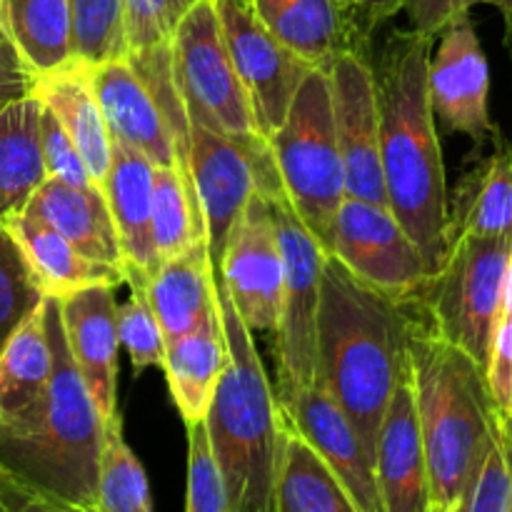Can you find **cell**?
Listing matches in <instances>:
<instances>
[{
	"mask_svg": "<svg viewBox=\"0 0 512 512\" xmlns=\"http://www.w3.org/2000/svg\"><path fill=\"white\" fill-rule=\"evenodd\" d=\"M53 373L43 400L0 425V470L23 488L95 512L105 423L65 343L60 303L45 298Z\"/></svg>",
	"mask_w": 512,
	"mask_h": 512,
	"instance_id": "cell-3",
	"label": "cell"
},
{
	"mask_svg": "<svg viewBox=\"0 0 512 512\" xmlns=\"http://www.w3.org/2000/svg\"><path fill=\"white\" fill-rule=\"evenodd\" d=\"M503 315L512 318V248L508 258V270H505V285H503Z\"/></svg>",
	"mask_w": 512,
	"mask_h": 512,
	"instance_id": "cell-46",
	"label": "cell"
},
{
	"mask_svg": "<svg viewBox=\"0 0 512 512\" xmlns=\"http://www.w3.org/2000/svg\"><path fill=\"white\" fill-rule=\"evenodd\" d=\"M25 210L63 235L85 258L123 268L118 233L100 185H70L48 178Z\"/></svg>",
	"mask_w": 512,
	"mask_h": 512,
	"instance_id": "cell-24",
	"label": "cell"
},
{
	"mask_svg": "<svg viewBox=\"0 0 512 512\" xmlns=\"http://www.w3.org/2000/svg\"><path fill=\"white\" fill-rule=\"evenodd\" d=\"M150 228L158 265L208 240L198 195L190 193L178 168H155Z\"/></svg>",
	"mask_w": 512,
	"mask_h": 512,
	"instance_id": "cell-32",
	"label": "cell"
},
{
	"mask_svg": "<svg viewBox=\"0 0 512 512\" xmlns=\"http://www.w3.org/2000/svg\"><path fill=\"white\" fill-rule=\"evenodd\" d=\"M215 295L228 363L205 415L210 448L233 512H275V478L283 445L278 395L255 348L253 330L240 320L218 273Z\"/></svg>",
	"mask_w": 512,
	"mask_h": 512,
	"instance_id": "cell-4",
	"label": "cell"
},
{
	"mask_svg": "<svg viewBox=\"0 0 512 512\" xmlns=\"http://www.w3.org/2000/svg\"><path fill=\"white\" fill-rule=\"evenodd\" d=\"M508 512H512V490H510V505H508Z\"/></svg>",
	"mask_w": 512,
	"mask_h": 512,
	"instance_id": "cell-48",
	"label": "cell"
},
{
	"mask_svg": "<svg viewBox=\"0 0 512 512\" xmlns=\"http://www.w3.org/2000/svg\"><path fill=\"white\" fill-rule=\"evenodd\" d=\"M433 45V35L395 30L385 40L378 65L373 63L385 198L418 245L430 275L445 255L448 225V183L428 93Z\"/></svg>",
	"mask_w": 512,
	"mask_h": 512,
	"instance_id": "cell-2",
	"label": "cell"
},
{
	"mask_svg": "<svg viewBox=\"0 0 512 512\" xmlns=\"http://www.w3.org/2000/svg\"><path fill=\"white\" fill-rule=\"evenodd\" d=\"M512 238H453L415 300V315L438 338L465 350L485 370L495 325L503 313V285Z\"/></svg>",
	"mask_w": 512,
	"mask_h": 512,
	"instance_id": "cell-6",
	"label": "cell"
},
{
	"mask_svg": "<svg viewBox=\"0 0 512 512\" xmlns=\"http://www.w3.org/2000/svg\"><path fill=\"white\" fill-rule=\"evenodd\" d=\"M280 253H283V303L275 328L278 398L298 393L315 380V315L320 303L325 250L300 220L285 190L270 195Z\"/></svg>",
	"mask_w": 512,
	"mask_h": 512,
	"instance_id": "cell-10",
	"label": "cell"
},
{
	"mask_svg": "<svg viewBox=\"0 0 512 512\" xmlns=\"http://www.w3.org/2000/svg\"><path fill=\"white\" fill-rule=\"evenodd\" d=\"M375 478L383 512H433L428 465L415 413L413 375L395 390L380 425Z\"/></svg>",
	"mask_w": 512,
	"mask_h": 512,
	"instance_id": "cell-20",
	"label": "cell"
},
{
	"mask_svg": "<svg viewBox=\"0 0 512 512\" xmlns=\"http://www.w3.org/2000/svg\"><path fill=\"white\" fill-rule=\"evenodd\" d=\"M35 80L38 75L25 63L10 35L0 25V110L10 103L30 98L35 90Z\"/></svg>",
	"mask_w": 512,
	"mask_h": 512,
	"instance_id": "cell-43",
	"label": "cell"
},
{
	"mask_svg": "<svg viewBox=\"0 0 512 512\" xmlns=\"http://www.w3.org/2000/svg\"><path fill=\"white\" fill-rule=\"evenodd\" d=\"M410 358L430 503L433 512H453L503 418L485 370L465 350L423 328L418 315L410 333Z\"/></svg>",
	"mask_w": 512,
	"mask_h": 512,
	"instance_id": "cell-5",
	"label": "cell"
},
{
	"mask_svg": "<svg viewBox=\"0 0 512 512\" xmlns=\"http://www.w3.org/2000/svg\"><path fill=\"white\" fill-rule=\"evenodd\" d=\"M200 0H123L128 50H148L173 40L180 18Z\"/></svg>",
	"mask_w": 512,
	"mask_h": 512,
	"instance_id": "cell-39",
	"label": "cell"
},
{
	"mask_svg": "<svg viewBox=\"0 0 512 512\" xmlns=\"http://www.w3.org/2000/svg\"><path fill=\"white\" fill-rule=\"evenodd\" d=\"M512 490V425H500L453 512H508Z\"/></svg>",
	"mask_w": 512,
	"mask_h": 512,
	"instance_id": "cell-36",
	"label": "cell"
},
{
	"mask_svg": "<svg viewBox=\"0 0 512 512\" xmlns=\"http://www.w3.org/2000/svg\"><path fill=\"white\" fill-rule=\"evenodd\" d=\"M0 512H88V510H80L75 508V505L43 498V495L23 488L18 480H13L8 473L0 470Z\"/></svg>",
	"mask_w": 512,
	"mask_h": 512,
	"instance_id": "cell-44",
	"label": "cell"
},
{
	"mask_svg": "<svg viewBox=\"0 0 512 512\" xmlns=\"http://www.w3.org/2000/svg\"><path fill=\"white\" fill-rule=\"evenodd\" d=\"M188 428V488H185V512H233L223 475L215 463L205 420Z\"/></svg>",
	"mask_w": 512,
	"mask_h": 512,
	"instance_id": "cell-38",
	"label": "cell"
},
{
	"mask_svg": "<svg viewBox=\"0 0 512 512\" xmlns=\"http://www.w3.org/2000/svg\"><path fill=\"white\" fill-rule=\"evenodd\" d=\"M285 420L303 435L310 448L328 463L335 478L343 483L360 512H383L375 478V463L370 460L358 430L330 398L318 378L288 398H278Z\"/></svg>",
	"mask_w": 512,
	"mask_h": 512,
	"instance_id": "cell-16",
	"label": "cell"
},
{
	"mask_svg": "<svg viewBox=\"0 0 512 512\" xmlns=\"http://www.w3.org/2000/svg\"><path fill=\"white\" fill-rule=\"evenodd\" d=\"M173 70L190 123L223 135H260L255 110L225 45L215 0H200L180 18Z\"/></svg>",
	"mask_w": 512,
	"mask_h": 512,
	"instance_id": "cell-8",
	"label": "cell"
},
{
	"mask_svg": "<svg viewBox=\"0 0 512 512\" xmlns=\"http://www.w3.org/2000/svg\"><path fill=\"white\" fill-rule=\"evenodd\" d=\"M440 43L428 63V93L435 118L475 145L493 143L500 135L490 118V68L475 25L460 15L440 30Z\"/></svg>",
	"mask_w": 512,
	"mask_h": 512,
	"instance_id": "cell-15",
	"label": "cell"
},
{
	"mask_svg": "<svg viewBox=\"0 0 512 512\" xmlns=\"http://www.w3.org/2000/svg\"><path fill=\"white\" fill-rule=\"evenodd\" d=\"M473 5H493L503 13V20L512 18V0H403V13L410 30L435 38L455 18L468 15Z\"/></svg>",
	"mask_w": 512,
	"mask_h": 512,
	"instance_id": "cell-41",
	"label": "cell"
},
{
	"mask_svg": "<svg viewBox=\"0 0 512 512\" xmlns=\"http://www.w3.org/2000/svg\"><path fill=\"white\" fill-rule=\"evenodd\" d=\"M110 138L140 150L155 168H178L170 125L128 58L90 65Z\"/></svg>",
	"mask_w": 512,
	"mask_h": 512,
	"instance_id": "cell-19",
	"label": "cell"
},
{
	"mask_svg": "<svg viewBox=\"0 0 512 512\" xmlns=\"http://www.w3.org/2000/svg\"><path fill=\"white\" fill-rule=\"evenodd\" d=\"M43 300L23 250L10 230L0 225V348Z\"/></svg>",
	"mask_w": 512,
	"mask_h": 512,
	"instance_id": "cell-37",
	"label": "cell"
},
{
	"mask_svg": "<svg viewBox=\"0 0 512 512\" xmlns=\"http://www.w3.org/2000/svg\"><path fill=\"white\" fill-rule=\"evenodd\" d=\"M73 55L85 65L128 58L123 0H68Z\"/></svg>",
	"mask_w": 512,
	"mask_h": 512,
	"instance_id": "cell-35",
	"label": "cell"
},
{
	"mask_svg": "<svg viewBox=\"0 0 512 512\" xmlns=\"http://www.w3.org/2000/svg\"><path fill=\"white\" fill-rule=\"evenodd\" d=\"M512 238V135L468 168L448 195L445 245L453 238Z\"/></svg>",
	"mask_w": 512,
	"mask_h": 512,
	"instance_id": "cell-21",
	"label": "cell"
},
{
	"mask_svg": "<svg viewBox=\"0 0 512 512\" xmlns=\"http://www.w3.org/2000/svg\"><path fill=\"white\" fill-rule=\"evenodd\" d=\"M490 395L495 400L500 418L512 425V318L500 313L495 325L493 343H490L488 365H485Z\"/></svg>",
	"mask_w": 512,
	"mask_h": 512,
	"instance_id": "cell-42",
	"label": "cell"
},
{
	"mask_svg": "<svg viewBox=\"0 0 512 512\" xmlns=\"http://www.w3.org/2000/svg\"><path fill=\"white\" fill-rule=\"evenodd\" d=\"M218 278L253 333H275L283 303V253L273 208L263 193L250 195L235 220L220 255Z\"/></svg>",
	"mask_w": 512,
	"mask_h": 512,
	"instance_id": "cell-13",
	"label": "cell"
},
{
	"mask_svg": "<svg viewBox=\"0 0 512 512\" xmlns=\"http://www.w3.org/2000/svg\"><path fill=\"white\" fill-rule=\"evenodd\" d=\"M505 48H508V53L512 58V18L505 20Z\"/></svg>",
	"mask_w": 512,
	"mask_h": 512,
	"instance_id": "cell-47",
	"label": "cell"
},
{
	"mask_svg": "<svg viewBox=\"0 0 512 512\" xmlns=\"http://www.w3.org/2000/svg\"><path fill=\"white\" fill-rule=\"evenodd\" d=\"M265 28L295 55L328 70L348 50H368L365 28L353 0H250Z\"/></svg>",
	"mask_w": 512,
	"mask_h": 512,
	"instance_id": "cell-18",
	"label": "cell"
},
{
	"mask_svg": "<svg viewBox=\"0 0 512 512\" xmlns=\"http://www.w3.org/2000/svg\"><path fill=\"white\" fill-rule=\"evenodd\" d=\"M40 113L43 103L35 95L0 110V225L25 213L35 190L48 180Z\"/></svg>",
	"mask_w": 512,
	"mask_h": 512,
	"instance_id": "cell-28",
	"label": "cell"
},
{
	"mask_svg": "<svg viewBox=\"0 0 512 512\" xmlns=\"http://www.w3.org/2000/svg\"><path fill=\"white\" fill-rule=\"evenodd\" d=\"M125 283L130 288V298L115 308V328H118L120 345L128 353L135 373L153 365H163L165 360V335L158 323L153 305L148 298V273L135 265H123Z\"/></svg>",
	"mask_w": 512,
	"mask_h": 512,
	"instance_id": "cell-34",
	"label": "cell"
},
{
	"mask_svg": "<svg viewBox=\"0 0 512 512\" xmlns=\"http://www.w3.org/2000/svg\"><path fill=\"white\" fill-rule=\"evenodd\" d=\"M413 323V303L380 293L325 255L315 315V378L348 415L373 463L390 400L413 375Z\"/></svg>",
	"mask_w": 512,
	"mask_h": 512,
	"instance_id": "cell-1",
	"label": "cell"
},
{
	"mask_svg": "<svg viewBox=\"0 0 512 512\" xmlns=\"http://www.w3.org/2000/svg\"><path fill=\"white\" fill-rule=\"evenodd\" d=\"M148 298L163 328L165 343L213 318L218 313V295L208 240H200L160 263L148 278Z\"/></svg>",
	"mask_w": 512,
	"mask_h": 512,
	"instance_id": "cell-26",
	"label": "cell"
},
{
	"mask_svg": "<svg viewBox=\"0 0 512 512\" xmlns=\"http://www.w3.org/2000/svg\"><path fill=\"white\" fill-rule=\"evenodd\" d=\"M110 140H113L110 170L103 183V193L113 215L123 265H135L143 273L153 275L158 270L153 228H150L155 165L140 150L115 138Z\"/></svg>",
	"mask_w": 512,
	"mask_h": 512,
	"instance_id": "cell-23",
	"label": "cell"
},
{
	"mask_svg": "<svg viewBox=\"0 0 512 512\" xmlns=\"http://www.w3.org/2000/svg\"><path fill=\"white\" fill-rule=\"evenodd\" d=\"M53 373L45 328V300L0 348V425H8L43 400Z\"/></svg>",
	"mask_w": 512,
	"mask_h": 512,
	"instance_id": "cell-29",
	"label": "cell"
},
{
	"mask_svg": "<svg viewBox=\"0 0 512 512\" xmlns=\"http://www.w3.org/2000/svg\"><path fill=\"white\" fill-rule=\"evenodd\" d=\"M225 363H228V343H225L220 313L168 343L163 360L165 378L185 425L205 420Z\"/></svg>",
	"mask_w": 512,
	"mask_h": 512,
	"instance_id": "cell-27",
	"label": "cell"
},
{
	"mask_svg": "<svg viewBox=\"0 0 512 512\" xmlns=\"http://www.w3.org/2000/svg\"><path fill=\"white\" fill-rule=\"evenodd\" d=\"M33 95L43 103V108H48L58 118V123L78 148L90 178L103 188L110 170L113 140H110L98 98H95L90 65L73 58L63 68L38 75Z\"/></svg>",
	"mask_w": 512,
	"mask_h": 512,
	"instance_id": "cell-22",
	"label": "cell"
},
{
	"mask_svg": "<svg viewBox=\"0 0 512 512\" xmlns=\"http://www.w3.org/2000/svg\"><path fill=\"white\" fill-rule=\"evenodd\" d=\"M95 512H153L148 475L125 443L120 415L105 423Z\"/></svg>",
	"mask_w": 512,
	"mask_h": 512,
	"instance_id": "cell-33",
	"label": "cell"
},
{
	"mask_svg": "<svg viewBox=\"0 0 512 512\" xmlns=\"http://www.w3.org/2000/svg\"><path fill=\"white\" fill-rule=\"evenodd\" d=\"M40 145H43L48 178L63 180L70 185H95L75 143L48 108H43L40 113Z\"/></svg>",
	"mask_w": 512,
	"mask_h": 512,
	"instance_id": "cell-40",
	"label": "cell"
},
{
	"mask_svg": "<svg viewBox=\"0 0 512 512\" xmlns=\"http://www.w3.org/2000/svg\"><path fill=\"white\" fill-rule=\"evenodd\" d=\"M275 512H360L328 463L310 448L285 415L275 478Z\"/></svg>",
	"mask_w": 512,
	"mask_h": 512,
	"instance_id": "cell-30",
	"label": "cell"
},
{
	"mask_svg": "<svg viewBox=\"0 0 512 512\" xmlns=\"http://www.w3.org/2000/svg\"><path fill=\"white\" fill-rule=\"evenodd\" d=\"M268 143L290 205L328 253L335 213L345 198V170L325 70H310Z\"/></svg>",
	"mask_w": 512,
	"mask_h": 512,
	"instance_id": "cell-7",
	"label": "cell"
},
{
	"mask_svg": "<svg viewBox=\"0 0 512 512\" xmlns=\"http://www.w3.org/2000/svg\"><path fill=\"white\" fill-rule=\"evenodd\" d=\"M0 25L35 75L75 58L68 0H0Z\"/></svg>",
	"mask_w": 512,
	"mask_h": 512,
	"instance_id": "cell-31",
	"label": "cell"
},
{
	"mask_svg": "<svg viewBox=\"0 0 512 512\" xmlns=\"http://www.w3.org/2000/svg\"><path fill=\"white\" fill-rule=\"evenodd\" d=\"M328 255L358 280L403 303L415 300L430 275L418 245L393 210L350 195L335 213Z\"/></svg>",
	"mask_w": 512,
	"mask_h": 512,
	"instance_id": "cell-11",
	"label": "cell"
},
{
	"mask_svg": "<svg viewBox=\"0 0 512 512\" xmlns=\"http://www.w3.org/2000/svg\"><path fill=\"white\" fill-rule=\"evenodd\" d=\"M5 228L23 250L43 298L63 300L75 290L90 288V285L118 288L120 283H125L123 268L85 258L75 245H70L63 235L55 233L50 225H45L28 210L10 218Z\"/></svg>",
	"mask_w": 512,
	"mask_h": 512,
	"instance_id": "cell-25",
	"label": "cell"
},
{
	"mask_svg": "<svg viewBox=\"0 0 512 512\" xmlns=\"http://www.w3.org/2000/svg\"><path fill=\"white\" fill-rule=\"evenodd\" d=\"M330 110L345 170V195L388 205L380 165V113L368 50H348L330 63Z\"/></svg>",
	"mask_w": 512,
	"mask_h": 512,
	"instance_id": "cell-14",
	"label": "cell"
},
{
	"mask_svg": "<svg viewBox=\"0 0 512 512\" xmlns=\"http://www.w3.org/2000/svg\"><path fill=\"white\" fill-rule=\"evenodd\" d=\"M65 343L103 423L118 415V328L115 288L90 285L58 300Z\"/></svg>",
	"mask_w": 512,
	"mask_h": 512,
	"instance_id": "cell-17",
	"label": "cell"
},
{
	"mask_svg": "<svg viewBox=\"0 0 512 512\" xmlns=\"http://www.w3.org/2000/svg\"><path fill=\"white\" fill-rule=\"evenodd\" d=\"M190 173L205 218L208 250L218 273L225 240L250 195L283 190L273 150L263 135H223L190 123Z\"/></svg>",
	"mask_w": 512,
	"mask_h": 512,
	"instance_id": "cell-9",
	"label": "cell"
},
{
	"mask_svg": "<svg viewBox=\"0 0 512 512\" xmlns=\"http://www.w3.org/2000/svg\"><path fill=\"white\" fill-rule=\"evenodd\" d=\"M353 5L358 8L360 18H363L365 28L373 33L380 23H385L388 18H393L395 13L403 10V0H353Z\"/></svg>",
	"mask_w": 512,
	"mask_h": 512,
	"instance_id": "cell-45",
	"label": "cell"
},
{
	"mask_svg": "<svg viewBox=\"0 0 512 512\" xmlns=\"http://www.w3.org/2000/svg\"><path fill=\"white\" fill-rule=\"evenodd\" d=\"M215 10L260 135L270 138L283 125L295 93L315 65L280 43L255 15L250 0H215Z\"/></svg>",
	"mask_w": 512,
	"mask_h": 512,
	"instance_id": "cell-12",
	"label": "cell"
}]
</instances>
